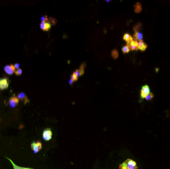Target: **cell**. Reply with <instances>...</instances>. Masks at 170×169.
<instances>
[{
  "mask_svg": "<svg viewBox=\"0 0 170 169\" xmlns=\"http://www.w3.org/2000/svg\"><path fill=\"white\" fill-rule=\"evenodd\" d=\"M119 169H138V166L135 161L133 160L127 159L122 164H120Z\"/></svg>",
  "mask_w": 170,
  "mask_h": 169,
  "instance_id": "6da1fadb",
  "label": "cell"
},
{
  "mask_svg": "<svg viewBox=\"0 0 170 169\" xmlns=\"http://www.w3.org/2000/svg\"><path fill=\"white\" fill-rule=\"evenodd\" d=\"M42 143L40 141L34 142L31 144V147L34 153H37L39 152L42 149Z\"/></svg>",
  "mask_w": 170,
  "mask_h": 169,
  "instance_id": "7a4b0ae2",
  "label": "cell"
},
{
  "mask_svg": "<svg viewBox=\"0 0 170 169\" xmlns=\"http://www.w3.org/2000/svg\"><path fill=\"white\" fill-rule=\"evenodd\" d=\"M150 93V89L148 85H145L142 87L140 92V96L142 99H144L145 97Z\"/></svg>",
  "mask_w": 170,
  "mask_h": 169,
  "instance_id": "3957f363",
  "label": "cell"
},
{
  "mask_svg": "<svg viewBox=\"0 0 170 169\" xmlns=\"http://www.w3.org/2000/svg\"><path fill=\"white\" fill-rule=\"evenodd\" d=\"M43 138L45 141H49L51 139L52 136V132L50 128L45 129L43 132Z\"/></svg>",
  "mask_w": 170,
  "mask_h": 169,
  "instance_id": "277c9868",
  "label": "cell"
},
{
  "mask_svg": "<svg viewBox=\"0 0 170 169\" xmlns=\"http://www.w3.org/2000/svg\"><path fill=\"white\" fill-rule=\"evenodd\" d=\"M9 87L8 80L6 78L0 79V89L5 90Z\"/></svg>",
  "mask_w": 170,
  "mask_h": 169,
  "instance_id": "5b68a950",
  "label": "cell"
},
{
  "mask_svg": "<svg viewBox=\"0 0 170 169\" xmlns=\"http://www.w3.org/2000/svg\"><path fill=\"white\" fill-rule=\"evenodd\" d=\"M19 103V100L17 97L14 96L10 98L9 101V104L12 108L16 107Z\"/></svg>",
  "mask_w": 170,
  "mask_h": 169,
  "instance_id": "8992f818",
  "label": "cell"
},
{
  "mask_svg": "<svg viewBox=\"0 0 170 169\" xmlns=\"http://www.w3.org/2000/svg\"><path fill=\"white\" fill-rule=\"evenodd\" d=\"M17 97L18 99V100L24 103V104H26L27 103H29L30 102L29 99H28L25 94L23 92H21L18 94Z\"/></svg>",
  "mask_w": 170,
  "mask_h": 169,
  "instance_id": "52a82bcc",
  "label": "cell"
},
{
  "mask_svg": "<svg viewBox=\"0 0 170 169\" xmlns=\"http://www.w3.org/2000/svg\"><path fill=\"white\" fill-rule=\"evenodd\" d=\"M4 70L5 72L9 75L13 74L16 71V69L13 65L6 66L4 67Z\"/></svg>",
  "mask_w": 170,
  "mask_h": 169,
  "instance_id": "ba28073f",
  "label": "cell"
},
{
  "mask_svg": "<svg viewBox=\"0 0 170 169\" xmlns=\"http://www.w3.org/2000/svg\"><path fill=\"white\" fill-rule=\"evenodd\" d=\"M126 45L128 47L130 50L136 51V50H137L138 49V41L133 40L131 43H127Z\"/></svg>",
  "mask_w": 170,
  "mask_h": 169,
  "instance_id": "9c48e42d",
  "label": "cell"
},
{
  "mask_svg": "<svg viewBox=\"0 0 170 169\" xmlns=\"http://www.w3.org/2000/svg\"><path fill=\"white\" fill-rule=\"evenodd\" d=\"M40 28L45 31H48L51 28L50 24L47 22L42 21L41 23H40Z\"/></svg>",
  "mask_w": 170,
  "mask_h": 169,
  "instance_id": "30bf717a",
  "label": "cell"
},
{
  "mask_svg": "<svg viewBox=\"0 0 170 169\" xmlns=\"http://www.w3.org/2000/svg\"><path fill=\"white\" fill-rule=\"evenodd\" d=\"M133 39L134 41H140L141 40H142L143 39V34L141 32H135V33L133 35Z\"/></svg>",
  "mask_w": 170,
  "mask_h": 169,
  "instance_id": "8fae6325",
  "label": "cell"
},
{
  "mask_svg": "<svg viewBox=\"0 0 170 169\" xmlns=\"http://www.w3.org/2000/svg\"><path fill=\"white\" fill-rule=\"evenodd\" d=\"M148 45L144 42L143 40H141L138 42V49L141 51H144L147 48Z\"/></svg>",
  "mask_w": 170,
  "mask_h": 169,
  "instance_id": "7c38bea8",
  "label": "cell"
},
{
  "mask_svg": "<svg viewBox=\"0 0 170 169\" xmlns=\"http://www.w3.org/2000/svg\"><path fill=\"white\" fill-rule=\"evenodd\" d=\"M123 39L124 41H125L127 42V43H131L132 41H133V37L128 33H125L123 35Z\"/></svg>",
  "mask_w": 170,
  "mask_h": 169,
  "instance_id": "4fadbf2b",
  "label": "cell"
},
{
  "mask_svg": "<svg viewBox=\"0 0 170 169\" xmlns=\"http://www.w3.org/2000/svg\"><path fill=\"white\" fill-rule=\"evenodd\" d=\"M134 12L136 14H138L140 13L142 10V8L141 4L140 3H137L134 5Z\"/></svg>",
  "mask_w": 170,
  "mask_h": 169,
  "instance_id": "5bb4252c",
  "label": "cell"
},
{
  "mask_svg": "<svg viewBox=\"0 0 170 169\" xmlns=\"http://www.w3.org/2000/svg\"><path fill=\"white\" fill-rule=\"evenodd\" d=\"M47 22L49 23L51 26V25L53 26V25H55L57 23V20L55 18L53 17H48V21Z\"/></svg>",
  "mask_w": 170,
  "mask_h": 169,
  "instance_id": "9a60e30c",
  "label": "cell"
},
{
  "mask_svg": "<svg viewBox=\"0 0 170 169\" xmlns=\"http://www.w3.org/2000/svg\"><path fill=\"white\" fill-rule=\"evenodd\" d=\"M111 56H112V58L114 59H117L118 58V57H119V56L118 51L117 50H115V49L112 50V51H111Z\"/></svg>",
  "mask_w": 170,
  "mask_h": 169,
  "instance_id": "2e32d148",
  "label": "cell"
},
{
  "mask_svg": "<svg viewBox=\"0 0 170 169\" xmlns=\"http://www.w3.org/2000/svg\"><path fill=\"white\" fill-rule=\"evenodd\" d=\"M142 25L141 23H139L138 24H136L133 28V30L134 32H139V30L141 29V28H142Z\"/></svg>",
  "mask_w": 170,
  "mask_h": 169,
  "instance_id": "e0dca14e",
  "label": "cell"
},
{
  "mask_svg": "<svg viewBox=\"0 0 170 169\" xmlns=\"http://www.w3.org/2000/svg\"><path fill=\"white\" fill-rule=\"evenodd\" d=\"M8 160H9L11 161V162L12 163V164H13L14 169H30V168H23V167H20L17 166L16 164H14V163L13 162V161H12L11 159H9V158H8Z\"/></svg>",
  "mask_w": 170,
  "mask_h": 169,
  "instance_id": "ac0fdd59",
  "label": "cell"
},
{
  "mask_svg": "<svg viewBox=\"0 0 170 169\" xmlns=\"http://www.w3.org/2000/svg\"><path fill=\"white\" fill-rule=\"evenodd\" d=\"M129 51H130V49H129L127 45L123 46L122 48V52L124 54L128 53H129Z\"/></svg>",
  "mask_w": 170,
  "mask_h": 169,
  "instance_id": "d6986e66",
  "label": "cell"
},
{
  "mask_svg": "<svg viewBox=\"0 0 170 169\" xmlns=\"http://www.w3.org/2000/svg\"><path fill=\"white\" fill-rule=\"evenodd\" d=\"M154 97V94L153 93H151L150 92V94H149L146 97H145V99L147 101H149V100H151Z\"/></svg>",
  "mask_w": 170,
  "mask_h": 169,
  "instance_id": "ffe728a7",
  "label": "cell"
},
{
  "mask_svg": "<svg viewBox=\"0 0 170 169\" xmlns=\"http://www.w3.org/2000/svg\"><path fill=\"white\" fill-rule=\"evenodd\" d=\"M71 79L73 81H77L78 79V77L73 73L71 75Z\"/></svg>",
  "mask_w": 170,
  "mask_h": 169,
  "instance_id": "44dd1931",
  "label": "cell"
},
{
  "mask_svg": "<svg viewBox=\"0 0 170 169\" xmlns=\"http://www.w3.org/2000/svg\"><path fill=\"white\" fill-rule=\"evenodd\" d=\"M22 70L20 69H19L16 70L15 73L17 75H20L22 73Z\"/></svg>",
  "mask_w": 170,
  "mask_h": 169,
  "instance_id": "7402d4cb",
  "label": "cell"
},
{
  "mask_svg": "<svg viewBox=\"0 0 170 169\" xmlns=\"http://www.w3.org/2000/svg\"><path fill=\"white\" fill-rule=\"evenodd\" d=\"M41 20L42 21L47 22L48 21V17L47 15H44L41 17Z\"/></svg>",
  "mask_w": 170,
  "mask_h": 169,
  "instance_id": "603a6c76",
  "label": "cell"
},
{
  "mask_svg": "<svg viewBox=\"0 0 170 169\" xmlns=\"http://www.w3.org/2000/svg\"><path fill=\"white\" fill-rule=\"evenodd\" d=\"M86 62H84V63H83L81 65V66H80V69H81V70H84L85 68H86Z\"/></svg>",
  "mask_w": 170,
  "mask_h": 169,
  "instance_id": "cb8c5ba5",
  "label": "cell"
},
{
  "mask_svg": "<svg viewBox=\"0 0 170 169\" xmlns=\"http://www.w3.org/2000/svg\"><path fill=\"white\" fill-rule=\"evenodd\" d=\"M73 73H74L78 77H79V76H81L80 73V72H79V70H76Z\"/></svg>",
  "mask_w": 170,
  "mask_h": 169,
  "instance_id": "d4e9b609",
  "label": "cell"
},
{
  "mask_svg": "<svg viewBox=\"0 0 170 169\" xmlns=\"http://www.w3.org/2000/svg\"><path fill=\"white\" fill-rule=\"evenodd\" d=\"M14 67L16 69H19V64H18V63H17V64H15V65H14Z\"/></svg>",
  "mask_w": 170,
  "mask_h": 169,
  "instance_id": "484cf974",
  "label": "cell"
},
{
  "mask_svg": "<svg viewBox=\"0 0 170 169\" xmlns=\"http://www.w3.org/2000/svg\"><path fill=\"white\" fill-rule=\"evenodd\" d=\"M79 71L80 72V73L81 75H82L83 74H84V70H82L79 69Z\"/></svg>",
  "mask_w": 170,
  "mask_h": 169,
  "instance_id": "4316f807",
  "label": "cell"
},
{
  "mask_svg": "<svg viewBox=\"0 0 170 169\" xmlns=\"http://www.w3.org/2000/svg\"><path fill=\"white\" fill-rule=\"evenodd\" d=\"M73 82H74V81H73L71 79H70L69 80V84H70L71 85H72L73 83Z\"/></svg>",
  "mask_w": 170,
  "mask_h": 169,
  "instance_id": "83f0119b",
  "label": "cell"
},
{
  "mask_svg": "<svg viewBox=\"0 0 170 169\" xmlns=\"http://www.w3.org/2000/svg\"><path fill=\"white\" fill-rule=\"evenodd\" d=\"M111 1V0H109V1H106V2H109Z\"/></svg>",
  "mask_w": 170,
  "mask_h": 169,
  "instance_id": "f1b7e54d",
  "label": "cell"
}]
</instances>
